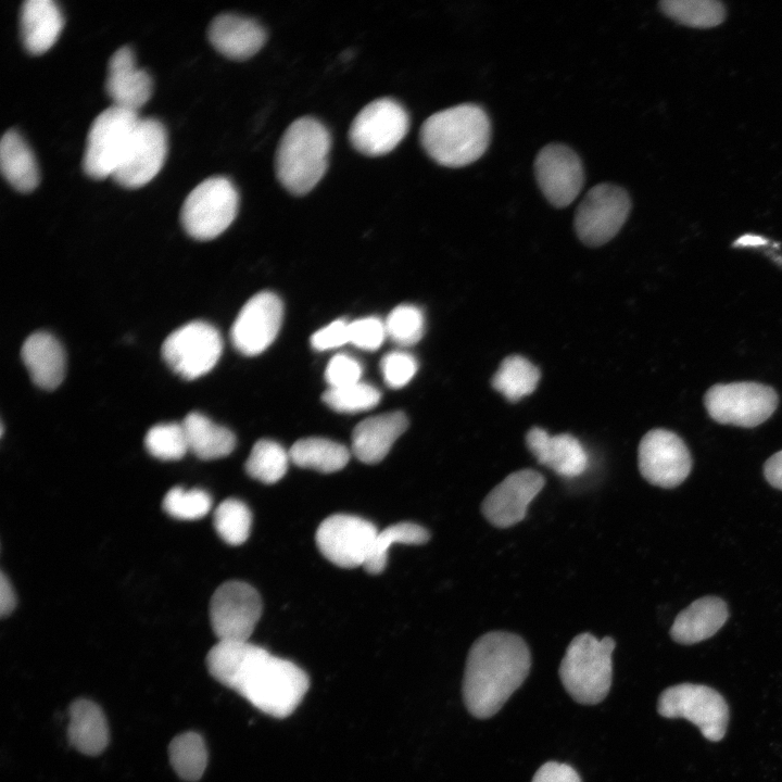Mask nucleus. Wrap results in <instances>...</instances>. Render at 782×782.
<instances>
[{"instance_id":"f257e3e1","label":"nucleus","mask_w":782,"mask_h":782,"mask_svg":"<svg viewBox=\"0 0 782 782\" xmlns=\"http://www.w3.org/2000/svg\"><path fill=\"white\" fill-rule=\"evenodd\" d=\"M206 665L218 682L275 718L290 716L310 686L302 668L249 641H218Z\"/></svg>"},{"instance_id":"f03ea898","label":"nucleus","mask_w":782,"mask_h":782,"mask_svg":"<svg viewBox=\"0 0 782 782\" xmlns=\"http://www.w3.org/2000/svg\"><path fill=\"white\" fill-rule=\"evenodd\" d=\"M531 666L525 640L506 631H491L469 648L463 680L468 711L480 719L496 714L522 684Z\"/></svg>"},{"instance_id":"7ed1b4c3","label":"nucleus","mask_w":782,"mask_h":782,"mask_svg":"<svg viewBox=\"0 0 782 782\" xmlns=\"http://www.w3.org/2000/svg\"><path fill=\"white\" fill-rule=\"evenodd\" d=\"M420 143L438 164L462 167L487 151L491 123L485 111L472 103L458 104L429 116L420 127Z\"/></svg>"},{"instance_id":"20e7f679","label":"nucleus","mask_w":782,"mask_h":782,"mask_svg":"<svg viewBox=\"0 0 782 782\" xmlns=\"http://www.w3.org/2000/svg\"><path fill=\"white\" fill-rule=\"evenodd\" d=\"M331 138L326 126L311 116L293 121L285 130L275 156L276 176L292 194L310 192L328 166Z\"/></svg>"},{"instance_id":"39448f33","label":"nucleus","mask_w":782,"mask_h":782,"mask_svg":"<svg viewBox=\"0 0 782 782\" xmlns=\"http://www.w3.org/2000/svg\"><path fill=\"white\" fill-rule=\"evenodd\" d=\"M615 646L610 636L598 640L589 632L571 640L558 673L565 690L576 702L595 705L606 697L611 685Z\"/></svg>"},{"instance_id":"423d86ee","label":"nucleus","mask_w":782,"mask_h":782,"mask_svg":"<svg viewBox=\"0 0 782 782\" xmlns=\"http://www.w3.org/2000/svg\"><path fill=\"white\" fill-rule=\"evenodd\" d=\"M140 117L135 111L112 105L92 122L87 136L83 169L93 179L113 176L131 142Z\"/></svg>"},{"instance_id":"0eeeda50","label":"nucleus","mask_w":782,"mask_h":782,"mask_svg":"<svg viewBox=\"0 0 782 782\" xmlns=\"http://www.w3.org/2000/svg\"><path fill=\"white\" fill-rule=\"evenodd\" d=\"M239 194L226 177H211L187 195L180 212L185 231L197 240H211L224 232L236 218Z\"/></svg>"},{"instance_id":"6e6552de","label":"nucleus","mask_w":782,"mask_h":782,"mask_svg":"<svg viewBox=\"0 0 782 782\" xmlns=\"http://www.w3.org/2000/svg\"><path fill=\"white\" fill-rule=\"evenodd\" d=\"M657 709L666 718H684L698 727L709 741H720L727 731L729 708L714 689L682 683L666 689L659 696Z\"/></svg>"},{"instance_id":"1a4fd4ad","label":"nucleus","mask_w":782,"mask_h":782,"mask_svg":"<svg viewBox=\"0 0 782 782\" xmlns=\"http://www.w3.org/2000/svg\"><path fill=\"white\" fill-rule=\"evenodd\" d=\"M709 416L719 424L752 428L762 424L775 411V391L757 382L715 384L705 394Z\"/></svg>"},{"instance_id":"9d476101","label":"nucleus","mask_w":782,"mask_h":782,"mask_svg":"<svg viewBox=\"0 0 782 782\" xmlns=\"http://www.w3.org/2000/svg\"><path fill=\"white\" fill-rule=\"evenodd\" d=\"M409 116L401 103L379 98L365 105L353 119L349 139L355 150L369 156L392 151L405 137Z\"/></svg>"},{"instance_id":"9b49d317","label":"nucleus","mask_w":782,"mask_h":782,"mask_svg":"<svg viewBox=\"0 0 782 782\" xmlns=\"http://www.w3.org/2000/svg\"><path fill=\"white\" fill-rule=\"evenodd\" d=\"M631 210L628 192L611 184H601L588 191L577 207L575 230L589 247L610 241L626 223Z\"/></svg>"},{"instance_id":"f8f14e48","label":"nucleus","mask_w":782,"mask_h":782,"mask_svg":"<svg viewBox=\"0 0 782 782\" xmlns=\"http://www.w3.org/2000/svg\"><path fill=\"white\" fill-rule=\"evenodd\" d=\"M222 350L218 330L209 323L195 320L179 327L164 340L162 356L173 371L193 380L216 365Z\"/></svg>"},{"instance_id":"ddd939ff","label":"nucleus","mask_w":782,"mask_h":782,"mask_svg":"<svg viewBox=\"0 0 782 782\" xmlns=\"http://www.w3.org/2000/svg\"><path fill=\"white\" fill-rule=\"evenodd\" d=\"M261 615L260 594L242 581L224 582L210 601V621L218 641H249Z\"/></svg>"},{"instance_id":"4468645a","label":"nucleus","mask_w":782,"mask_h":782,"mask_svg":"<svg viewBox=\"0 0 782 782\" xmlns=\"http://www.w3.org/2000/svg\"><path fill=\"white\" fill-rule=\"evenodd\" d=\"M378 530L370 521L352 515L336 514L317 528L319 552L332 564L355 568L367 562Z\"/></svg>"},{"instance_id":"2eb2a0df","label":"nucleus","mask_w":782,"mask_h":782,"mask_svg":"<svg viewBox=\"0 0 782 782\" xmlns=\"http://www.w3.org/2000/svg\"><path fill=\"white\" fill-rule=\"evenodd\" d=\"M638 463L646 481L666 489L681 484L692 468L691 454L683 440L666 429H653L642 438Z\"/></svg>"},{"instance_id":"dca6fc26","label":"nucleus","mask_w":782,"mask_h":782,"mask_svg":"<svg viewBox=\"0 0 782 782\" xmlns=\"http://www.w3.org/2000/svg\"><path fill=\"white\" fill-rule=\"evenodd\" d=\"M166 153L167 135L162 123L155 118H140L128 150L112 177L124 188H140L157 175Z\"/></svg>"},{"instance_id":"f3484780","label":"nucleus","mask_w":782,"mask_h":782,"mask_svg":"<svg viewBox=\"0 0 782 782\" xmlns=\"http://www.w3.org/2000/svg\"><path fill=\"white\" fill-rule=\"evenodd\" d=\"M283 315L279 297L269 291L253 295L241 308L230 330L235 349L254 356L266 350L277 337Z\"/></svg>"},{"instance_id":"a211bd4d","label":"nucleus","mask_w":782,"mask_h":782,"mask_svg":"<svg viewBox=\"0 0 782 782\" xmlns=\"http://www.w3.org/2000/svg\"><path fill=\"white\" fill-rule=\"evenodd\" d=\"M534 173L542 193L556 207L569 205L580 193L584 181L580 157L560 143H551L540 150L534 161Z\"/></svg>"},{"instance_id":"6ab92c4d","label":"nucleus","mask_w":782,"mask_h":782,"mask_svg":"<svg viewBox=\"0 0 782 782\" xmlns=\"http://www.w3.org/2000/svg\"><path fill=\"white\" fill-rule=\"evenodd\" d=\"M544 484L542 474L529 468L517 470L488 493L481 512L494 527H512L526 517L529 504Z\"/></svg>"},{"instance_id":"aec40b11","label":"nucleus","mask_w":782,"mask_h":782,"mask_svg":"<svg viewBox=\"0 0 782 782\" xmlns=\"http://www.w3.org/2000/svg\"><path fill=\"white\" fill-rule=\"evenodd\" d=\"M150 75L136 65L131 48L117 49L109 60L105 89L113 105L137 112L152 94Z\"/></svg>"},{"instance_id":"412c9836","label":"nucleus","mask_w":782,"mask_h":782,"mask_svg":"<svg viewBox=\"0 0 782 782\" xmlns=\"http://www.w3.org/2000/svg\"><path fill=\"white\" fill-rule=\"evenodd\" d=\"M526 444L539 464L562 477H577L588 466L584 447L569 433L550 436L544 429L533 427L526 434Z\"/></svg>"},{"instance_id":"4be33fe9","label":"nucleus","mask_w":782,"mask_h":782,"mask_svg":"<svg viewBox=\"0 0 782 782\" xmlns=\"http://www.w3.org/2000/svg\"><path fill=\"white\" fill-rule=\"evenodd\" d=\"M212 46L231 60H245L265 43L267 35L255 20L235 13L217 15L207 31Z\"/></svg>"},{"instance_id":"5701e85b","label":"nucleus","mask_w":782,"mask_h":782,"mask_svg":"<svg viewBox=\"0 0 782 782\" xmlns=\"http://www.w3.org/2000/svg\"><path fill=\"white\" fill-rule=\"evenodd\" d=\"M407 427V417L402 412L368 417L357 424L352 432V452L365 464H377L387 456Z\"/></svg>"},{"instance_id":"b1692460","label":"nucleus","mask_w":782,"mask_h":782,"mask_svg":"<svg viewBox=\"0 0 782 782\" xmlns=\"http://www.w3.org/2000/svg\"><path fill=\"white\" fill-rule=\"evenodd\" d=\"M21 357L33 382L41 389H55L65 375V352L55 337L38 331L22 345Z\"/></svg>"},{"instance_id":"393cba45","label":"nucleus","mask_w":782,"mask_h":782,"mask_svg":"<svg viewBox=\"0 0 782 782\" xmlns=\"http://www.w3.org/2000/svg\"><path fill=\"white\" fill-rule=\"evenodd\" d=\"M729 616L726 602L716 596L694 601L674 619L670 629L673 641L694 644L712 636Z\"/></svg>"},{"instance_id":"a878e982","label":"nucleus","mask_w":782,"mask_h":782,"mask_svg":"<svg viewBox=\"0 0 782 782\" xmlns=\"http://www.w3.org/2000/svg\"><path fill=\"white\" fill-rule=\"evenodd\" d=\"M21 37L31 54L48 51L58 40L64 25L62 11L52 0H27L21 8Z\"/></svg>"},{"instance_id":"bb28decb","label":"nucleus","mask_w":782,"mask_h":782,"mask_svg":"<svg viewBox=\"0 0 782 782\" xmlns=\"http://www.w3.org/2000/svg\"><path fill=\"white\" fill-rule=\"evenodd\" d=\"M68 740L80 753L100 754L109 743V728L102 709L91 701L78 699L70 707Z\"/></svg>"},{"instance_id":"cd10ccee","label":"nucleus","mask_w":782,"mask_h":782,"mask_svg":"<svg viewBox=\"0 0 782 782\" xmlns=\"http://www.w3.org/2000/svg\"><path fill=\"white\" fill-rule=\"evenodd\" d=\"M0 167L5 180L20 192H30L39 184L35 156L23 137L10 129L0 142Z\"/></svg>"},{"instance_id":"c85d7f7f","label":"nucleus","mask_w":782,"mask_h":782,"mask_svg":"<svg viewBox=\"0 0 782 782\" xmlns=\"http://www.w3.org/2000/svg\"><path fill=\"white\" fill-rule=\"evenodd\" d=\"M181 425L189 451L201 459L225 457L236 446L235 434L229 429L213 422L201 413H189Z\"/></svg>"},{"instance_id":"c756f323","label":"nucleus","mask_w":782,"mask_h":782,"mask_svg":"<svg viewBox=\"0 0 782 782\" xmlns=\"http://www.w3.org/2000/svg\"><path fill=\"white\" fill-rule=\"evenodd\" d=\"M289 456L299 467L330 474L341 470L349 463L350 451L329 439L305 438L293 443Z\"/></svg>"},{"instance_id":"7c9ffc66","label":"nucleus","mask_w":782,"mask_h":782,"mask_svg":"<svg viewBox=\"0 0 782 782\" xmlns=\"http://www.w3.org/2000/svg\"><path fill=\"white\" fill-rule=\"evenodd\" d=\"M540 370L520 355L504 358L492 378V387L508 401L516 402L531 394L540 381Z\"/></svg>"},{"instance_id":"2f4dec72","label":"nucleus","mask_w":782,"mask_h":782,"mask_svg":"<svg viewBox=\"0 0 782 782\" xmlns=\"http://www.w3.org/2000/svg\"><path fill=\"white\" fill-rule=\"evenodd\" d=\"M168 755L172 767L186 781L199 780L206 768V746L202 736L195 732H186L174 737Z\"/></svg>"},{"instance_id":"473e14b6","label":"nucleus","mask_w":782,"mask_h":782,"mask_svg":"<svg viewBox=\"0 0 782 782\" xmlns=\"http://www.w3.org/2000/svg\"><path fill=\"white\" fill-rule=\"evenodd\" d=\"M430 538L427 529L413 522H399L378 531L370 555L364 565V569L373 575L383 571L388 552L392 544H424Z\"/></svg>"},{"instance_id":"72a5a7b5","label":"nucleus","mask_w":782,"mask_h":782,"mask_svg":"<svg viewBox=\"0 0 782 782\" xmlns=\"http://www.w3.org/2000/svg\"><path fill=\"white\" fill-rule=\"evenodd\" d=\"M289 461V452L279 443L262 439L252 447L244 468L251 478L265 484H273L285 476Z\"/></svg>"},{"instance_id":"f704fd0d","label":"nucleus","mask_w":782,"mask_h":782,"mask_svg":"<svg viewBox=\"0 0 782 782\" xmlns=\"http://www.w3.org/2000/svg\"><path fill=\"white\" fill-rule=\"evenodd\" d=\"M661 11L676 22L695 28H710L726 17L722 3L716 0H665Z\"/></svg>"},{"instance_id":"c9c22d12","label":"nucleus","mask_w":782,"mask_h":782,"mask_svg":"<svg viewBox=\"0 0 782 782\" xmlns=\"http://www.w3.org/2000/svg\"><path fill=\"white\" fill-rule=\"evenodd\" d=\"M213 524L216 532L226 543L240 545L250 535L251 512L243 502L227 499L215 509Z\"/></svg>"},{"instance_id":"e433bc0d","label":"nucleus","mask_w":782,"mask_h":782,"mask_svg":"<svg viewBox=\"0 0 782 782\" xmlns=\"http://www.w3.org/2000/svg\"><path fill=\"white\" fill-rule=\"evenodd\" d=\"M148 452L162 461L180 459L189 451L181 424H159L149 429L144 438Z\"/></svg>"},{"instance_id":"4c0bfd02","label":"nucleus","mask_w":782,"mask_h":782,"mask_svg":"<svg viewBox=\"0 0 782 782\" xmlns=\"http://www.w3.org/2000/svg\"><path fill=\"white\" fill-rule=\"evenodd\" d=\"M381 394L375 387L356 382L342 388H329L324 394V402L340 413H358L375 407Z\"/></svg>"},{"instance_id":"58836bf2","label":"nucleus","mask_w":782,"mask_h":782,"mask_svg":"<svg viewBox=\"0 0 782 782\" xmlns=\"http://www.w3.org/2000/svg\"><path fill=\"white\" fill-rule=\"evenodd\" d=\"M212 499L201 489L185 490L176 487L164 496L163 508L174 518L195 520L204 517L211 509Z\"/></svg>"},{"instance_id":"ea45409f","label":"nucleus","mask_w":782,"mask_h":782,"mask_svg":"<svg viewBox=\"0 0 782 782\" xmlns=\"http://www.w3.org/2000/svg\"><path fill=\"white\" fill-rule=\"evenodd\" d=\"M387 336L401 345H412L418 342L425 331L422 312L414 305H399L388 316L386 323Z\"/></svg>"},{"instance_id":"a19ab883","label":"nucleus","mask_w":782,"mask_h":782,"mask_svg":"<svg viewBox=\"0 0 782 782\" xmlns=\"http://www.w3.org/2000/svg\"><path fill=\"white\" fill-rule=\"evenodd\" d=\"M416 360L408 353L394 351L381 361V370L386 383L394 389L404 387L417 370Z\"/></svg>"},{"instance_id":"79ce46f5","label":"nucleus","mask_w":782,"mask_h":782,"mask_svg":"<svg viewBox=\"0 0 782 782\" xmlns=\"http://www.w3.org/2000/svg\"><path fill=\"white\" fill-rule=\"evenodd\" d=\"M386 336V326L377 317H364L349 323V342L360 349L377 350Z\"/></svg>"},{"instance_id":"37998d69","label":"nucleus","mask_w":782,"mask_h":782,"mask_svg":"<svg viewBox=\"0 0 782 782\" xmlns=\"http://www.w3.org/2000/svg\"><path fill=\"white\" fill-rule=\"evenodd\" d=\"M362 376L361 364L345 354L335 355L325 370V379L329 388H342L360 381Z\"/></svg>"},{"instance_id":"c03bdc74","label":"nucleus","mask_w":782,"mask_h":782,"mask_svg":"<svg viewBox=\"0 0 782 782\" xmlns=\"http://www.w3.org/2000/svg\"><path fill=\"white\" fill-rule=\"evenodd\" d=\"M349 342V323L343 319H337L326 327L316 331L311 343L318 351H326L339 348Z\"/></svg>"},{"instance_id":"a18cd8bd","label":"nucleus","mask_w":782,"mask_h":782,"mask_svg":"<svg viewBox=\"0 0 782 782\" xmlns=\"http://www.w3.org/2000/svg\"><path fill=\"white\" fill-rule=\"evenodd\" d=\"M531 782H581V779L569 765L547 761L537 770Z\"/></svg>"},{"instance_id":"49530a36","label":"nucleus","mask_w":782,"mask_h":782,"mask_svg":"<svg viewBox=\"0 0 782 782\" xmlns=\"http://www.w3.org/2000/svg\"><path fill=\"white\" fill-rule=\"evenodd\" d=\"M764 475L772 487L782 490V450L767 459Z\"/></svg>"},{"instance_id":"de8ad7c7","label":"nucleus","mask_w":782,"mask_h":782,"mask_svg":"<svg viewBox=\"0 0 782 782\" xmlns=\"http://www.w3.org/2000/svg\"><path fill=\"white\" fill-rule=\"evenodd\" d=\"M16 605V597L14 589L10 583L9 579L1 572L0 575V615L4 617L14 609Z\"/></svg>"},{"instance_id":"09e8293b","label":"nucleus","mask_w":782,"mask_h":782,"mask_svg":"<svg viewBox=\"0 0 782 782\" xmlns=\"http://www.w3.org/2000/svg\"><path fill=\"white\" fill-rule=\"evenodd\" d=\"M766 242H767V240L759 236L745 235V236H742L740 239H737L733 245L734 247H758V245L765 244Z\"/></svg>"}]
</instances>
